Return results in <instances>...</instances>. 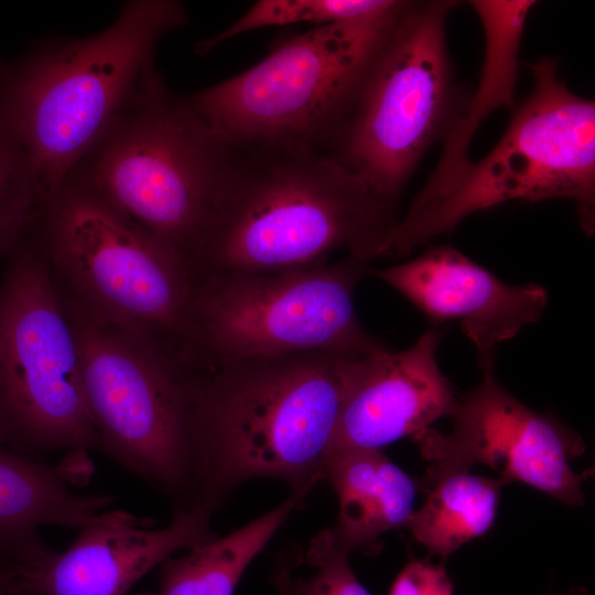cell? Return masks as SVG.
Instances as JSON below:
<instances>
[{
    "mask_svg": "<svg viewBox=\"0 0 595 595\" xmlns=\"http://www.w3.org/2000/svg\"><path fill=\"white\" fill-rule=\"evenodd\" d=\"M4 576H6V564L3 562V560L0 558V585L1 587H3V582H4Z\"/></svg>",
    "mask_w": 595,
    "mask_h": 595,
    "instance_id": "d4e9b609",
    "label": "cell"
},
{
    "mask_svg": "<svg viewBox=\"0 0 595 595\" xmlns=\"http://www.w3.org/2000/svg\"><path fill=\"white\" fill-rule=\"evenodd\" d=\"M388 595H453V584L443 565L411 559Z\"/></svg>",
    "mask_w": 595,
    "mask_h": 595,
    "instance_id": "cb8c5ba5",
    "label": "cell"
},
{
    "mask_svg": "<svg viewBox=\"0 0 595 595\" xmlns=\"http://www.w3.org/2000/svg\"><path fill=\"white\" fill-rule=\"evenodd\" d=\"M0 595H2V588H1V585H0Z\"/></svg>",
    "mask_w": 595,
    "mask_h": 595,
    "instance_id": "484cf974",
    "label": "cell"
},
{
    "mask_svg": "<svg viewBox=\"0 0 595 595\" xmlns=\"http://www.w3.org/2000/svg\"><path fill=\"white\" fill-rule=\"evenodd\" d=\"M484 31L485 54L475 93L445 138L440 161L413 203H424L447 187L470 161L468 149L480 123L495 110L513 104L520 45L532 0H474Z\"/></svg>",
    "mask_w": 595,
    "mask_h": 595,
    "instance_id": "e0dca14e",
    "label": "cell"
},
{
    "mask_svg": "<svg viewBox=\"0 0 595 595\" xmlns=\"http://www.w3.org/2000/svg\"><path fill=\"white\" fill-rule=\"evenodd\" d=\"M408 3L388 0L375 12L289 37L252 67L186 100L234 148L333 154L364 79Z\"/></svg>",
    "mask_w": 595,
    "mask_h": 595,
    "instance_id": "5b68a950",
    "label": "cell"
},
{
    "mask_svg": "<svg viewBox=\"0 0 595 595\" xmlns=\"http://www.w3.org/2000/svg\"><path fill=\"white\" fill-rule=\"evenodd\" d=\"M483 371L480 383L456 401L450 433L428 428L412 436L430 463L426 483L483 464L504 484L520 482L565 504L583 505V483L593 469L578 474L570 465L584 451L581 437L511 396L498 381L494 365Z\"/></svg>",
    "mask_w": 595,
    "mask_h": 595,
    "instance_id": "7c38bea8",
    "label": "cell"
},
{
    "mask_svg": "<svg viewBox=\"0 0 595 595\" xmlns=\"http://www.w3.org/2000/svg\"><path fill=\"white\" fill-rule=\"evenodd\" d=\"M306 564L313 569L307 577L291 572L289 562L279 569L274 584L279 595H371L357 580L332 529L321 531L309 544Z\"/></svg>",
    "mask_w": 595,
    "mask_h": 595,
    "instance_id": "603a6c76",
    "label": "cell"
},
{
    "mask_svg": "<svg viewBox=\"0 0 595 595\" xmlns=\"http://www.w3.org/2000/svg\"><path fill=\"white\" fill-rule=\"evenodd\" d=\"M311 489L292 490L281 505L234 532L167 558L160 564L159 588L139 595H234L247 567Z\"/></svg>",
    "mask_w": 595,
    "mask_h": 595,
    "instance_id": "d6986e66",
    "label": "cell"
},
{
    "mask_svg": "<svg viewBox=\"0 0 595 595\" xmlns=\"http://www.w3.org/2000/svg\"><path fill=\"white\" fill-rule=\"evenodd\" d=\"M368 263L335 262L275 272L215 273L195 280L192 359L208 368L304 354L369 356L386 349L360 324L355 289Z\"/></svg>",
    "mask_w": 595,
    "mask_h": 595,
    "instance_id": "ba28073f",
    "label": "cell"
},
{
    "mask_svg": "<svg viewBox=\"0 0 595 595\" xmlns=\"http://www.w3.org/2000/svg\"><path fill=\"white\" fill-rule=\"evenodd\" d=\"M441 332L434 326L405 349L386 348L367 358L345 400L328 457L381 450L452 415L457 399L436 361Z\"/></svg>",
    "mask_w": 595,
    "mask_h": 595,
    "instance_id": "9a60e30c",
    "label": "cell"
},
{
    "mask_svg": "<svg viewBox=\"0 0 595 595\" xmlns=\"http://www.w3.org/2000/svg\"><path fill=\"white\" fill-rule=\"evenodd\" d=\"M0 444L3 445L2 442H1V440H0Z\"/></svg>",
    "mask_w": 595,
    "mask_h": 595,
    "instance_id": "4316f807",
    "label": "cell"
},
{
    "mask_svg": "<svg viewBox=\"0 0 595 595\" xmlns=\"http://www.w3.org/2000/svg\"><path fill=\"white\" fill-rule=\"evenodd\" d=\"M0 440L36 459L100 450L84 398L77 336L31 239L8 258L0 282Z\"/></svg>",
    "mask_w": 595,
    "mask_h": 595,
    "instance_id": "8fae6325",
    "label": "cell"
},
{
    "mask_svg": "<svg viewBox=\"0 0 595 595\" xmlns=\"http://www.w3.org/2000/svg\"><path fill=\"white\" fill-rule=\"evenodd\" d=\"M43 205L24 153L0 123V259L29 238Z\"/></svg>",
    "mask_w": 595,
    "mask_h": 595,
    "instance_id": "44dd1931",
    "label": "cell"
},
{
    "mask_svg": "<svg viewBox=\"0 0 595 595\" xmlns=\"http://www.w3.org/2000/svg\"><path fill=\"white\" fill-rule=\"evenodd\" d=\"M186 22L178 1L133 0L97 34L0 58V123L24 153L45 203L158 74L159 41Z\"/></svg>",
    "mask_w": 595,
    "mask_h": 595,
    "instance_id": "3957f363",
    "label": "cell"
},
{
    "mask_svg": "<svg viewBox=\"0 0 595 595\" xmlns=\"http://www.w3.org/2000/svg\"><path fill=\"white\" fill-rule=\"evenodd\" d=\"M235 158L236 148L156 74L65 185L104 204L191 269Z\"/></svg>",
    "mask_w": 595,
    "mask_h": 595,
    "instance_id": "277c9868",
    "label": "cell"
},
{
    "mask_svg": "<svg viewBox=\"0 0 595 595\" xmlns=\"http://www.w3.org/2000/svg\"><path fill=\"white\" fill-rule=\"evenodd\" d=\"M65 304L100 450L169 497L174 509H196L192 411L198 366Z\"/></svg>",
    "mask_w": 595,
    "mask_h": 595,
    "instance_id": "9c48e42d",
    "label": "cell"
},
{
    "mask_svg": "<svg viewBox=\"0 0 595 595\" xmlns=\"http://www.w3.org/2000/svg\"><path fill=\"white\" fill-rule=\"evenodd\" d=\"M388 0H260L240 18L217 35L198 42L195 51L199 55L242 33L266 26L301 22L324 25L354 19L375 12Z\"/></svg>",
    "mask_w": 595,
    "mask_h": 595,
    "instance_id": "7402d4cb",
    "label": "cell"
},
{
    "mask_svg": "<svg viewBox=\"0 0 595 595\" xmlns=\"http://www.w3.org/2000/svg\"><path fill=\"white\" fill-rule=\"evenodd\" d=\"M209 513L174 509L171 522L107 511L79 529L62 553L15 567L4 595H126L150 570L178 551L207 543L217 534Z\"/></svg>",
    "mask_w": 595,
    "mask_h": 595,
    "instance_id": "4fadbf2b",
    "label": "cell"
},
{
    "mask_svg": "<svg viewBox=\"0 0 595 595\" xmlns=\"http://www.w3.org/2000/svg\"><path fill=\"white\" fill-rule=\"evenodd\" d=\"M84 466L75 461L45 464L0 444V556L14 560L42 549L39 528L80 529L115 502L109 495H78L67 482Z\"/></svg>",
    "mask_w": 595,
    "mask_h": 595,
    "instance_id": "2e32d148",
    "label": "cell"
},
{
    "mask_svg": "<svg viewBox=\"0 0 595 595\" xmlns=\"http://www.w3.org/2000/svg\"><path fill=\"white\" fill-rule=\"evenodd\" d=\"M324 478L338 498L337 545L346 553L370 551L379 538L405 527L414 511L415 482L381 450H354L332 454Z\"/></svg>",
    "mask_w": 595,
    "mask_h": 595,
    "instance_id": "ac0fdd59",
    "label": "cell"
},
{
    "mask_svg": "<svg viewBox=\"0 0 595 595\" xmlns=\"http://www.w3.org/2000/svg\"><path fill=\"white\" fill-rule=\"evenodd\" d=\"M333 154L295 148L237 149L205 236L194 281L326 262L337 250L379 258L400 217Z\"/></svg>",
    "mask_w": 595,
    "mask_h": 595,
    "instance_id": "7a4b0ae2",
    "label": "cell"
},
{
    "mask_svg": "<svg viewBox=\"0 0 595 595\" xmlns=\"http://www.w3.org/2000/svg\"><path fill=\"white\" fill-rule=\"evenodd\" d=\"M370 356L304 354L201 368L192 411L197 508L212 515L255 478L314 487Z\"/></svg>",
    "mask_w": 595,
    "mask_h": 595,
    "instance_id": "6da1fadb",
    "label": "cell"
},
{
    "mask_svg": "<svg viewBox=\"0 0 595 595\" xmlns=\"http://www.w3.org/2000/svg\"><path fill=\"white\" fill-rule=\"evenodd\" d=\"M367 273L381 280L429 318L457 320L478 354L479 366L494 365L497 346L538 322L548 303L538 284L501 281L451 246H433L419 257Z\"/></svg>",
    "mask_w": 595,
    "mask_h": 595,
    "instance_id": "5bb4252c",
    "label": "cell"
},
{
    "mask_svg": "<svg viewBox=\"0 0 595 595\" xmlns=\"http://www.w3.org/2000/svg\"><path fill=\"white\" fill-rule=\"evenodd\" d=\"M529 96L515 109L500 140L469 161L440 194L412 203L388 237L381 257H404L453 230L472 214L509 201H572L585 234L595 230V102L559 76V60L528 65Z\"/></svg>",
    "mask_w": 595,
    "mask_h": 595,
    "instance_id": "8992f818",
    "label": "cell"
},
{
    "mask_svg": "<svg viewBox=\"0 0 595 595\" xmlns=\"http://www.w3.org/2000/svg\"><path fill=\"white\" fill-rule=\"evenodd\" d=\"M452 0L409 1L375 57L333 152L398 206L426 151L444 141L467 95L455 82L446 42Z\"/></svg>",
    "mask_w": 595,
    "mask_h": 595,
    "instance_id": "30bf717a",
    "label": "cell"
},
{
    "mask_svg": "<svg viewBox=\"0 0 595 595\" xmlns=\"http://www.w3.org/2000/svg\"><path fill=\"white\" fill-rule=\"evenodd\" d=\"M571 595H575V593H572Z\"/></svg>",
    "mask_w": 595,
    "mask_h": 595,
    "instance_id": "83f0119b",
    "label": "cell"
},
{
    "mask_svg": "<svg viewBox=\"0 0 595 595\" xmlns=\"http://www.w3.org/2000/svg\"><path fill=\"white\" fill-rule=\"evenodd\" d=\"M425 504L405 523L431 553L448 558L494 524L504 482L468 472L444 474L431 483Z\"/></svg>",
    "mask_w": 595,
    "mask_h": 595,
    "instance_id": "ffe728a7",
    "label": "cell"
},
{
    "mask_svg": "<svg viewBox=\"0 0 595 595\" xmlns=\"http://www.w3.org/2000/svg\"><path fill=\"white\" fill-rule=\"evenodd\" d=\"M30 239L67 304L191 359L195 282L190 267L170 249L69 185L43 205Z\"/></svg>",
    "mask_w": 595,
    "mask_h": 595,
    "instance_id": "52a82bcc",
    "label": "cell"
}]
</instances>
